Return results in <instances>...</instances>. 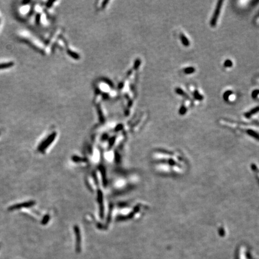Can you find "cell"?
I'll return each instance as SVG.
<instances>
[{"label":"cell","instance_id":"7c38bea8","mask_svg":"<svg viewBox=\"0 0 259 259\" xmlns=\"http://www.w3.org/2000/svg\"><path fill=\"white\" fill-rule=\"evenodd\" d=\"M252 97L255 99H259V90H254L252 93Z\"/></svg>","mask_w":259,"mask_h":259},{"label":"cell","instance_id":"3957f363","mask_svg":"<svg viewBox=\"0 0 259 259\" xmlns=\"http://www.w3.org/2000/svg\"><path fill=\"white\" fill-rule=\"evenodd\" d=\"M34 204V202L33 201H29V202H25V203H19V204H16L15 205H13L12 206H11L9 208V210L12 211L14 209H17L19 208H24V207H30L31 206H32Z\"/></svg>","mask_w":259,"mask_h":259},{"label":"cell","instance_id":"4fadbf2b","mask_svg":"<svg viewBox=\"0 0 259 259\" xmlns=\"http://www.w3.org/2000/svg\"><path fill=\"white\" fill-rule=\"evenodd\" d=\"M255 23H256V24L259 25V12L257 16L255 18Z\"/></svg>","mask_w":259,"mask_h":259},{"label":"cell","instance_id":"277c9868","mask_svg":"<svg viewBox=\"0 0 259 259\" xmlns=\"http://www.w3.org/2000/svg\"><path fill=\"white\" fill-rule=\"evenodd\" d=\"M259 112V106H257L253 109H252L251 110H250L249 112H247L245 114V116L247 118H250L253 115L256 114L257 113H258Z\"/></svg>","mask_w":259,"mask_h":259},{"label":"cell","instance_id":"5b68a950","mask_svg":"<svg viewBox=\"0 0 259 259\" xmlns=\"http://www.w3.org/2000/svg\"><path fill=\"white\" fill-rule=\"evenodd\" d=\"M180 40L181 41L182 43L185 46H189L190 44V42L189 40L186 37V36L183 34L181 33L180 34Z\"/></svg>","mask_w":259,"mask_h":259},{"label":"cell","instance_id":"30bf717a","mask_svg":"<svg viewBox=\"0 0 259 259\" xmlns=\"http://www.w3.org/2000/svg\"><path fill=\"white\" fill-rule=\"evenodd\" d=\"M232 65H233V62L231 60H227L226 61H225V62L224 63V66L225 67H227V68L232 67Z\"/></svg>","mask_w":259,"mask_h":259},{"label":"cell","instance_id":"ba28073f","mask_svg":"<svg viewBox=\"0 0 259 259\" xmlns=\"http://www.w3.org/2000/svg\"><path fill=\"white\" fill-rule=\"evenodd\" d=\"M193 97L198 100H202L203 99V97L202 95H201L199 93V92L198 90H194L193 91Z\"/></svg>","mask_w":259,"mask_h":259},{"label":"cell","instance_id":"8fae6325","mask_svg":"<svg viewBox=\"0 0 259 259\" xmlns=\"http://www.w3.org/2000/svg\"><path fill=\"white\" fill-rule=\"evenodd\" d=\"M187 111V106L185 105H182V106L180 107V114L181 115H184Z\"/></svg>","mask_w":259,"mask_h":259},{"label":"cell","instance_id":"52a82bcc","mask_svg":"<svg viewBox=\"0 0 259 259\" xmlns=\"http://www.w3.org/2000/svg\"><path fill=\"white\" fill-rule=\"evenodd\" d=\"M176 93L178 94H179L180 96H181L182 97H184V98H185L186 99H187V100L188 101V100H190V97H189V96L187 94V93L184 91V90H182L181 88H177L176 89Z\"/></svg>","mask_w":259,"mask_h":259},{"label":"cell","instance_id":"9c48e42d","mask_svg":"<svg viewBox=\"0 0 259 259\" xmlns=\"http://www.w3.org/2000/svg\"><path fill=\"white\" fill-rule=\"evenodd\" d=\"M196 71V69L193 67H187L185 68L184 69V73L187 74V75H190L192 73H194Z\"/></svg>","mask_w":259,"mask_h":259},{"label":"cell","instance_id":"8992f818","mask_svg":"<svg viewBox=\"0 0 259 259\" xmlns=\"http://www.w3.org/2000/svg\"><path fill=\"white\" fill-rule=\"evenodd\" d=\"M13 62H8L5 63H1L0 64V70H4V69H7L12 67L14 65Z\"/></svg>","mask_w":259,"mask_h":259},{"label":"cell","instance_id":"6da1fadb","mask_svg":"<svg viewBox=\"0 0 259 259\" xmlns=\"http://www.w3.org/2000/svg\"><path fill=\"white\" fill-rule=\"evenodd\" d=\"M222 3L223 1H219L217 4V6L215 7V11L214 12L213 16L211 19L210 21V25L212 27H215L217 25V23L219 19V14L221 12V10L222 6Z\"/></svg>","mask_w":259,"mask_h":259},{"label":"cell","instance_id":"7a4b0ae2","mask_svg":"<svg viewBox=\"0 0 259 259\" xmlns=\"http://www.w3.org/2000/svg\"><path fill=\"white\" fill-rule=\"evenodd\" d=\"M223 98L226 101H234L236 100V95L233 93L232 91H227L223 95Z\"/></svg>","mask_w":259,"mask_h":259}]
</instances>
